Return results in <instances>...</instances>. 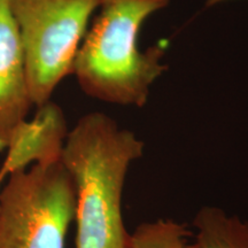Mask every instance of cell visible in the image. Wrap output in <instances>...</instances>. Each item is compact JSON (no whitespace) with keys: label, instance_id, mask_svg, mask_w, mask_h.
<instances>
[{"label":"cell","instance_id":"obj_1","mask_svg":"<svg viewBox=\"0 0 248 248\" xmlns=\"http://www.w3.org/2000/svg\"><path fill=\"white\" fill-rule=\"evenodd\" d=\"M145 144L106 114L90 113L68 131L61 162L76 192V248H130L122 200L131 164Z\"/></svg>","mask_w":248,"mask_h":248},{"label":"cell","instance_id":"obj_9","mask_svg":"<svg viewBox=\"0 0 248 248\" xmlns=\"http://www.w3.org/2000/svg\"><path fill=\"white\" fill-rule=\"evenodd\" d=\"M222 1H225V0H207V6H213V5H216L218 4V2H222Z\"/></svg>","mask_w":248,"mask_h":248},{"label":"cell","instance_id":"obj_8","mask_svg":"<svg viewBox=\"0 0 248 248\" xmlns=\"http://www.w3.org/2000/svg\"><path fill=\"white\" fill-rule=\"evenodd\" d=\"M192 232L173 219L159 218L141 223L131 233L130 248H198L190 243Z\"/></svg>","mask_w":248,"mask_h":248},{"label":"cell","instance_id":"obj_4","mask_svg":"<svg viewBox=\"0 0 248 248\" xmlns=\"http://www.w3.org/2000/svg\"><path fill=\"white\" fill-rule=\"evenodd\" d=\"M76 192L61 160L32 164L0 187V248H64Z\"/></svg>","mask_w":248,"mask_h":248},{"label":"cell","instance_id":"obj_5","mask_svg":"<svg viewBox=\"0 0 248 248\" xmlns=\"http://www.w3.org/2000/svg\"><path fill=\"white\" fill-rule=\"evenodd\" d=\"M32 106L20 36L8 0H0V152Z\"/></svg>","mask_w":248,"mask_h":248},{"label":"cell","instance_id":"obj_10","mask_svg":"<svg viewBox=\"0 0 248 248\" xmlns=\"http://www.w3.org/2000/svg\"><path fill=\"white\" fill-rule=\"evenodd\" d=\"M4 177H2V176H0V187H1V185H2V182H4Z\"/></svg>","mask_w":248,"mask_h":248},{"label":"cell","instance_id":"obj_3","mask_svg":"<svg viewBox=\"0 0 248 248\" xmlns=\"http://www.w3.org/2000/svg\"><path fill=\"white\" fill-rule=\"evenodd\" d=\"M102 0H8L22 46L32 105L43 106L74 63Z\"/></svg>","mask_w":248,"mask_h":248},{"label":"cell","instance_id":"obj_7","mask_svg":"<svg viewBox=\"0 0 248 248\" xmlns=\"http://www.w3.org/2000/svg\"><path fill=\"white\" fill-rule=\"evenodd\" d=\"M198 248H248V222L224 210L204 206L193 219Z\"/></svg>","mask_w":248,"mask_h":248},{"label":"cell","instance_id":"obj_2","mask_svg":"<svg viewBox=\"0 0 248 248\" xmlns=\"http://www.w3.org/2000/svg\"><path fill=\"white\" fill-rule=\"evenodd\" d=\"M170 0H102L83 38L73 74L85 94L108 104L142 107L153 83L168 69L166 46L140 51L142 23Z\"/></svg>","mask_w":248,"mask_h":248},{"label":"cell","instance_id":"obj_6","mask_svg":"<svg viewBox=\"0 0 248 248\" xmlns=\"http://www.w3.org/2000/svg\"><path fill=\"white\" fill-rule=\"evenodd\" d=\"M38 108L35 117L23 121L12 135L6 148L7 155L0 167V176L4 178L32 164L61 160L68 135L63 111L51 101Z\"/></svg>","mask_w":248,"mask_h":248}]
</instances>
